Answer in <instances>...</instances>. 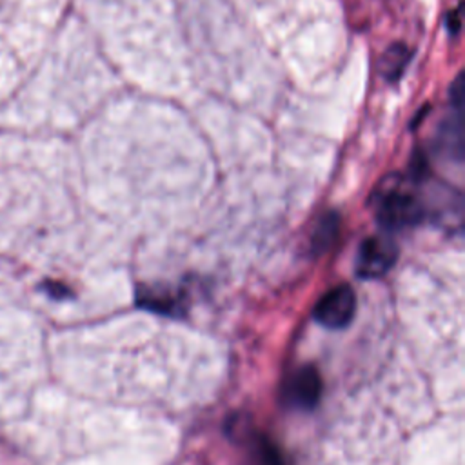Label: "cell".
I'll list each match as a JSON object with an SVG mask.
<instances>
[{
	"label": "cell",
	"mask_w": 465,
	"mask_h": 465,
	"mask_svg": "<svg viewBox=\"0 0 465 465\" xmlns=\"http://www.w3.org/2000/svg\"><path fill=\"white\" fill-rule=\"evenodd\" d=\"M425 209L421 202L401 189H389L380 196L376 205V220L385 231H401L414 227L423 220Z\"/></svg>",
	"instance_id": "6da1fadb"
},
{
	"label": "cell",
	"mask_w": 465,
	"mask_h": 465,
	"mask_svg": "<svg viewBox=\"0 0 465 465\" xmlns=\"http://www.w3.org/2000/svg\"><path fill=\"white\" fill-rule=\"evenodd\" d=\"M322 394V380L312 365H305L292 374L287 387L289 401L303 411H311L318 405Z\"/></svg>",
	"instance_id": "277c9868"
},
{
	"label": "cell",
	"mask_w": 465,
	"mask_h": 465,
	"mask_svg": "<svg viewBox=\"0 0 465 465\" xmlns=\"http://www.w3.org/2000/svg\"><path fill=\"white\" fill-rule=\"evenodd\" d=\"M356 312L354 291L341 283L327 291L314 307V320L327 329H341L351 323Z\"/></svg>",
	"instance_id": "3957f363"
},
{
	"label": "cell",
	"mask_w": 465,
	"mask_h": 465,
	"mask_svg": "<svg viewBox=\"0 0 465 465\" xmlns=\"http://www.w3.org/2000/svg\"><path fill=\"white\" fill-rule=\"evenodd\" d=\"M411 60V49L405 44H392L380 60V73L389 80L396 82L401 73L405 71V65Z\"/></svg>",
	"instance_id": "52a82bcc"
},
{
	"label": "cell",
	"mask_w": 465,
	"mask_h": 465,
	"mask_svg": "<svg viewBox=\"0 0 465 465\" xmlns=\"http://www.w3.org/2000/svg\"><path fill=\"white\" fill-rule=\"evenodd\" d=\"M136 303L147 311L160 314H178L180 311V300L176 298V294L160 285L140 287L136 292Z\"/></svg>",
	"instance_id": "5b68a950"
},
{
	"label": "cell",
	"mask_w": 465,
	"mask_h": 465,
	"mask_svg": "<svg viewBox=\"0 0 465 465\" xmlns=\"http://www.w3.org/2000/svg\"><path fill=\"white\" fill-rule=\"evenodd\" d=\"M254 463L256 465H283V460L272 441H269L267 438H260L256 441V449H254Z\"/></svg>",
	"instance_id": "9c48e42d"
},
{
	"label": "cell",
	"mask_w": 465,
	"mask_h": 465,
	"mask_svg": "<svg viewBox=\"0 0 465 465\" xmlns=\"http://www.w3.org/2000/svg\"><path fill=\"white\" fill-rule=\"evenodd\" d=\"M398 260V245L389 236H369L361 242L356 256V274L365 280L383 276Z\"/></svg>",
	"instance_id": "7a4b0ae2"
},
{
	"label": "cell",
	"mask_w": 465,
	"mask_h": 465,
	"mask_svg": "<svg viewBox=\"0 0 465 465\" xmlns=\"http://www.w3.org/2000/svg\"><path fill=\"white\" fill-rule=\"evenodd\" d=\"M460 22H461V9L450 11V15L447 18V24H449V29H450L452 35H456L460 31V25H461Z\"/></svg>",
	"instance_id": "30bf717a"
},
{
	"label": "cell",
	"mask_w": 465,
	"mask_h": 465,
	"mask_svg": "<svg viewBox=\"0 0 465 465\" xmlns=\"http://www.w3.org/2000/svg\"><path fill=\"white\" fill-rule=\"evenodd\" d=\"M340 232V216L336 213H327L320 218L314 232H312V252L320 254L329 249Z\"/></svg>",
	"instance_id": "ba28073f"
},
{
	"label": "cell",
	"mask_w": 465,
	"mask_h": 465,
	"mask_svg": "<svg viewBox=\"0 0 465 465\" xmlns=\"http://www.w3.org/2000/svg\"><path fill=\"white\" fill-rule=\"evenodd\" d=\"M440 147L449 153L450 156L461 160L463 156V124H461V113H456L450 120H445L440 134H438Z\"/></svg>",
	"instance_id": "8992f818"
}]
</instances>
